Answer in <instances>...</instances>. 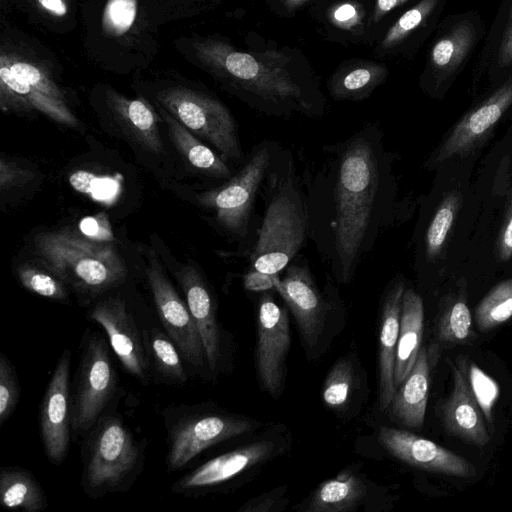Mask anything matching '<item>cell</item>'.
I'll list each match as a JSON object with an SVG mask.
<instances>
[{
  "instance_id": "cell-1",
  "label": "cell",
  "mask_w": 512,
  "mask_h": 512,
  "mask_svg": "<svg viewBox=\"0 0 512 512\" xmlns=\"http://www.w3.org/2000/svg\"><path fill=\"white\" fill-rule=\"evenodd\" d=\"M322 150L321 165L302 180L308 240L332 277L348 284L392 220L394 156L374 123Z\"/></svg>"
},
{
  "instance_id": "cell-2",
  "label": "cell",
  "mask_w": 512,
  "mask_h": 512,
  "mask_svg": "<svg viewBox=\"0 0 512 512\" xmlns=\"http://www.w3.org/2000/svg\"><path fill=\"white\" fill-rule=\"evenodd\" d=\"M262 190L264 214L249 262L250 268L275 275L297 258L308 240L306 192L288 149L282 147Z\"/></svg>"
},
{
  "instance_id": "cell-3",
  "label": "cell",
  "mask_w": 512,
  "mask_h": 512,
  "mask_svg": "<svg viewBox=\"0 0 512 512\" xmlns=\"http://www.w3.org/2000/svg\"><path fill=\"white\" fill-rule=\"evenodd\" d=\"M194 48L202 63L234 83L264 113L277 117L322 113L320 104L292 78L277 53L240 52L212 39L196 41Z\"/></svg>"
},
{
  "instance_id": "cell-4",
  "label": "cell",
  "mask_w": 512,
  "mask_h": 512,
  "mask_svg": "<svg viewBox=\"0 0 512 512\" xmlns=\"http://www.w3.org/2000/svg\"><path fill=\"white\" fill-rule=\"evenodd\" d=\"M34 243L47 267L80 292L98 294L125 277L123 261L111 243L67 231L40 233Z\"/></svg>"
},
{
  "instance_id": "cell-5",
  "label": "cell",
  "mask_w": 512,
  "mask_h": 512,
  "mask_svg": "<svg viewBox=\"0 0 512 512\" xmlns=\"http://www.w3.org/2000/svg\"><path fill=\"white\" fill-rule=\"evenodd\" d=\"M282 146L264 139L245 156L240 168L225 182L198 195L218 225L235 239L249 237L255 204Z\"/></svg>"
},
{
  "instance_id": "cell-6",
  "label": "cell",
  "mask_w": 512,
  "mask_h": 512,
  "mask_svg": "<svg viewBox=\"0 0 512 512\" xmlns=\"http://www.w3.org/2000/svg\"><path fill=\"white\" fill-rule=\"evenodd\" d=\"M141 457L139 445L119 418L100 419L89 438L84 457L85 492L97 497L128 487Z\"/></svg>"
},
{
  "instance_id": "cell-7",
  "label": "cell",
  "mask_w": 512,
  "mask_h": 512,
  "mask_svg": "<svg viewBox=\"0 0 512 512\" xmlns=\"http://www.w3.org/2000/svg\"><path fill=\"white\" fill-rule=\"evenodd\" d=\"M161 106L195 136L208 142L226 160L245 159L238 125L219 100L186 87H172L158 95Z\"/></svg>"
},
{
  "instance_id": "cell-8",
  "label": "cell",
  "mask_w": 512,
  "mask_h": 512,
  "mask_svg": "<svg viewBox=\"0 0 512 512\" xmlns=\"http://www.w3.org/2000/svg\"><path fill=\"white\" fill-rule=\"evenodd\" d=\"M116 381L107 343L99 333H93L84 346L71 401L74 432L83 434L97 424L115 392Z\"/></svg>"
},
{
  "instance_id": "cell-9",
  "label": "cell",
  "mask_w": 512,
  "mask_h": 512,
  "mask_svg": "<svg viewBox=\"0 0 512 512\" xmlns=\"http://www.w3.org/2000/svg\"><path fill=\"white\" fill-rule=\"evenodd\" d=\"M257 325L258 376L265 390L277 398L283 383L290 347L289 318L287 310L267 292L259 299Z\"/></svg>"
},
{
  "instance_id": "cell-10",
  "label": "cell",
  "mask_w": 512,
  "mask_h": 512,
  "mask_svg": "<svg viewBox=\"0 0 512 512\" xmlns=\"http://www.w3.org/2000/svg\"><path fill=\"white\" fill-rule=\"evenodd\" d=\"M146 276L167 335L184 360L195 367L203 366L206 360L204 346L187 303L179 297L155 258L150 260Z\"/></svg>"
},
{
  "instance_id": "cell-11",
  "label": "cell",
  "mask_w": 512,
  "mask_h": 512,
  "mask_svg": "<svg viewBox=\"0 0 512 512\" xmlns=\"http://www.w3.org/2000/svg\"><path fill=\"white\" fill-rule=\"evenodd\" d=\"M251 421L225 415H195L179 420L170 432L166 464L178 470L212 445L254 429Z\"/></svg>"
},
{
  "instance_id": "cell-12",
  "label": "cell",
  "mask_w": 512,
  "mask_h": 512,
  "mask_svg": "<svg viewBox=\"0 0 512 512\" xmlns=\"http://www.w3.org/2000/svg\"><path fill=\"white\" fill-rule=\"evenodd\" d=\"M70 359V350H64L48 382L39 411L44 451L55 465H60L66 458L70 442Z\"/></svg>"
},
{
  "instance_id": "cell-13",
  "label": "cell",
  "mask_w": 512,
  "mask_h": 512,
  "mask_svg": "<svg viewBox=\"0 0 512 512\" xmlns=\"http://www.w3.org/2000/svg\"><path fill=\"white\" fill-rule=\"evenodd\" d=\"M283 272L274 276L275 290L291 310L304 341L313 346L327 316V302L306 261L295 259Z\"/></svg>"
},
{
  "instance_id": "cell-14",
  "label": "cell",
  "mask_w": 512,
  "mask_h": 512,
  "mask_svg": "<svg viewBox=\"0 0 512 512\" xmlns=\"http://www.w3.org/2000/svg\"><path fill=\"white\" fill-rule=\"evenodd\" d=\"M512 105V76L490 97L464 115L435 151L430 165H438L454 156H466L492 133Z\"/></svg>"
},
{
  "instance_id": "cell-15",
  "label": "cell",
  "mask_w": 512,
  "mask_h": 512,
  "mask_svg": "<svg viewBox=\"0 0 512 512\" xmlns=\"http://www.w3.org/2000/svg\"><path fill=\"white\" fill-rule=\"evenodd\" d=\"M378 439L394 457L411 466L457 477H472L476 473L465 458L411 432L382 427Z\"/></svg>"
},
{
  "instance_id": "cell-16",
  "label": "cell",
  "mask_w": 512,
  "mask_h": 512,
  "mask_svg": "<svg viewBox=\"0 0 512 512\" xmlns=\"http://www.w3.org/2000/svg\"><path fill=\"white\" fill-rule=\"evenodd\" d=\"M90 319L105 330L114 353L127 372L142 382L148 378V359L136 324L123 300L108 298L95 305Z\"/></svg>"
},
{
  "instance_id": "cell-17",
  "label": "cell",
  "mask_w": 512,
  "mask_h": 512,
  "mask_svg": "<svg viewBox=\"0 0 512 512\" xmlns=\"http://www.w3.org/2000/svg\"><path fill=\"white\" fill-rule=\"evenodd\" d=\"M467 359L461 357L453 366V387L441 404V419L446 430L460 439L477 446L490 441L484 415L476 402L466 375Z\"/></svg>"
},
{
  "instance_id": "cell-18",
  "label": "cell",
  "mask_w": 512,
  "mask_h": 512,
  "mask_svg": "<svg viewBox=\"0 0 512 512\" xmlns=\"http://www.w3.org/2000/svg\"><path fill=\"white\" fill-rule=\"evenodd\" d=\"M405 284L395 279L386 290L381 309L379 333L378 406L385 410L396 392L395 363Z\"/></svg>"
},
{
  "instance_id": "cell-19",
  "label": "cell",
  "mask_w": 512,
  "mask_h": 512,
  "mask_svg": "<svg viewBox=\"0 0 512 512\" xmlns=\"http://www.w3.org/2000/svg\"><path fill=\"white\" fill-rule=\"evenodd\" d=\"M273 450V442L262 440L224 453L180 478L173 486V490L184 492L218 485L264 461L272 454Z\"/></svg>"
},
{
  "instance_id": "cell-20",
  "label": "cell",
  "mask_w": 512,
  "mask_h": 512,
  "mask_svg": "<svg viewBox=\"0 0 512 512\" xmlns=\"http://www.w3.org/2000/svg\"><path fill=\"white\" fill-rule=\"evenodd\" d=\"M438 357L437 345L432 344L428 349L421 347L412 370L396 389L390 404L391 412L405 426L419 428L424 423L430 373Z\"/></svg>"
},
{
  "instance_id": "cell-21",
  "label": "cell",
  "mask_w": 512,
  "mask_h": 512,
  "mask_svg": "<svg viewBox=\"0 0 512 512\" xmlns=\"http://www.w3.org/2000/svg\"><path fill=\"white\" fill-rule=\"evenodd\" d=\"M178 275L186 303L200 333L209 368L216 370L221 354L220 329L211 293L193 265H186Z\"/></svg>"
},
{
  "instance_id": "cell-22",
  "label": "cell",
  "mask_w": 512,
  "mask_h": 512,
  "mask_svg": "<svg viewBox=\"0 0 512 512\" xmlns=\"http://www.w3.org/2000/svg\"><path fill=\"white\" fill-rule=\"evenodd\" d=\"M0 107L3 112L38 110L56 122L75 127L78 120L66 102L54 100L35 89L0 61Z\"/></svg>"
},
{
  "instance_id": "cell-23",
  "label": "cell",
  "mask_w": 512,
  "mask_h": 512,
  "mask_svg": "<svg viewBox=\"0 0 512 512\" xmlns=\"http://www.w3.org/2000/svg\"><path fill=\"white\" fill-rule=\"evenodd\" d=\"M107 99L121 127L143 148L160 154L163 143L158 118L151 105L143 98L130 99L115 91H109Z\"/></svg>"
},
{
  "instance_id": "cell-24",
  "label": "cell",
  "mask_w": 512,
  "mask_h": 512,
  "mask_svg": "<svg viewBox=\"0 0 512 512\" xmlns=\"http://www.w3.org/2000/svg\"><path fill=\"white\" fill-rule=\"evenodd\" d=\"M424 329V304L412 288H405L402 300L400 329L395 363V386L404 381L412 370L419 351Z\"/></svg>"
},
{
  "instance_id": "cell-25",
  "label": "cell",
  "mask_w": 512,
  "mask_h": 512,
  "mask_svg": "<svg viewBox=\"0 0 512 512\" xmlns=\"http://www.w3.org/2000/svg\"><path fill=\"white\" fill-rule=\"evenodd\" d=\"M161 115L167 124L171 141L188 163L201 173L227 180L233 173L229 161L200 141L164 108Z\"/></svg>"
},
{
  "instance_id": "cell-26",
  "label": "cell",
  "mask_w": 512,
  "mask_h": 512,
  "mask_svg": "<svg viewBox=\"0 0 512 512\" xmlns=\"http://www.w3.org/2000/svg\"><path fill=\"white\" fill-rule=\"evenodd\" d=\"M366 486L353 473L344 472L322 482L311 495L308 512L354 511L366 495Z\"/></svg>"
},
{
  "instance_id": "cell-27",
  "label": "cell",
  "mask_w": 512,
  "mask_h": 512,
  "mask_svg": "<svg viewBox=\"0 0 512 512\" xmlns=\"http://www.w3.org/2000/svg\"><path fill=\"white\" fill-rule=\"evenodd\" d=\"M0 502L7 509L40 512L47 507L43 488L34 475L20 467L0 470Z\"/></svg>"
},
{
  "instance_id": "cell-28",
  "label": "cell",
  "mask_w": 512,
  "mask_h": 512,
  "mask_svg": "<svg viewBox=\"0 0 512 512\" xmlns=\"http://www.w3.org/2000/svg\"><path fill=\"white\" fill-rule=\"evenodd\" d=\"M460 204L461 196L456 191L448 193L439 203L424 235V257L428 262H434L443 252Z\"/></svg>"
},
{
  "instance_id": "cell-29",
  "label": "cell",
  "mask_w": 512,
  "mask_h": 512,
  "mask_svg": "<svg viewBox=\"0 0 512 512\" xmlns=\"http://www.w3.org/2000/svg\"><path fill=\"white\" fill-rule=\"evenodd\" d=\"M475 40V31L469 22H461L433 47V66L442 72L455 70L464 60Z\"/></svg>"
},
{
  "instance_id": "cell-30",
  "label": "cell",
  "mask_w": 512,
  "mask_h": 512,
  "mask_svg": "<svg viewBox=\"0 0 512 512\" xmlns=\"http://www.w3.org/2000/svg\"><path fill=\"white\" fill-rule=\"evenodd\" d=\"M512 317V278L498 283L478 303L475 320L481 331H488Z\"/></svg>"
},
{
  "instance_id": "cell-31",
  "label": "cell",
  "mask_w": 512,
  "mask_h": 512,
  "mask_svg": "<svg viewBox=\"0 0 512 512\" xmlns=\"http://www.w3.org/2000/svg\"><path fill=\"white\" fill-rule=\"evenodd\" d=\"M472 333V315L465 291L451 297L444 306L439 320L437 337L442 343L465 342Z\"/></svg>"
},
{
  "instance_id": "cell-32",
  "label": "cell",
  "mask_w": 512,
  "mask_h": 512,
  "mask_svg": "<svg viewBox=\"0 0 512 512\" xmlns=\"http://www.w3.org/2000/svg\"><path fill=\"white\" fill-rule=\"evenodd\" d=\"M0 61L5 63L11 71L48 97L65 101V95L53 81L48 71L29 57L1 49Z\"/></svg>"
},
{
  "instance_id": "cell-33",
  "label": "cell",
  "mask_w": 512,
  "mask_h": 512,
  "mask_svg": "<svg viewBox=\"0 0 512 512\" xmlns=\"http://www.w3.org/2000/svg\"><path fill=\"white\" fill-rule=\"evenodd\" d=\"M149 348L157 371L168 381L184 384L187 374L180 358V351L176 349L171 338L161 331H151Z\"/></svg>"
},
{
  "instance_id": "cell-34",
  "label": "cell",
  "mask_w": 512,
  "mask_h": 512,
  "mask_svg": "<svg viewBox=\"0 0 512 512\" xmlns=\"http://www.w3.org/2000/svg\"><path fill=\"white\" fill-rule=\"evenodd\" d=\"M353 367L349 359H339L329 371L322 389L324 403L331 408L345 406L353 387Z\"/></svg>"
},
{
  "instance_id": "cell-35",
  "label": "cell",
  "mask_w": 512,
  "mask_h": 512,
  "mask_svg": "<svg viewBox=\"0 0 512 512\" xmlns=\"http://www.w3.org/2000/svg\"><path fill=\"white\" fill-rule=\"evenodd\" d=\"M466 375L471 392L481 408L484 418L489 423H492L493 408L500 393L497 381L483 371L476 363L468 360Z\"/></svg>"
},
{
  "instance_id": "cell-36",
  "label": "cell",
  "mask_w": 512,
  "mask_h": 512,
  "mask_svg": "<svg viewBox=\"0 0 512 512\" xmlns=\"http://www.w3.org/2000/svg\"><path fill=\"white\" fill-rule=\"evenodd\" d=\"M69 182L76 191L103 203L113 202L120 191V183L116 179L83 170L71 174Z\"/></svg>"
},
{
  "instance_id": "cell-37",
  "label": "cell",
  "mask_w": 512,
  "mask_h": 512,
  "mask_svg": "<svg viewBox=\"0 0 512 512\" xmlns=\"http://www.w3.org/2000/svg\"><path fill=\"white\" fill-rule=\"evenodd\" d=\"M17 273L21 284L27 290L48 299H67V290L59 277L30 265L19 267Z\"/></svg>"
},
{
  "instance_id": "cell-38",
  "label": "cell",
  "mask_w": 512,
  "mask_h": 512,
  "mask_svg": "<svg viewBox=\"0 0 512 512\" xmlns=\"http://www.w3.org/2000/svg\"><path fill=\"white\" fill-rule=\"evenodd\" d=\"M137 14V0H107L102 15L104 31L121 36L133 26Z\"/></svg>"
},
{
  "instance_id": "cell-39",
  "label": "cell",
  "mask_w": 512,
  "mask_h": 512,
  "mask_svg": "<svg viewBox=\"0 0 512 512\" xmlns=\"http://www.w3.org/2000/svg\"><path fill=\"white\" fill-rule=\"evenodd\" d=\"M20 396L17 375L10 360L0 356V425L2 426L15 411Z\"/></svg>"
},
{
  "instance_id": "cell-40",
  "label": "cell",
  "mask_w": 512,
  "mask_h": 512,
  "mask_svg": "<svg viewBox=\"0 0 512 512\" xmlns=\"http://www.w3.org/2000/svg\"><path fill=\"white\" fill-rule=\"evenodd\" d=\"M436 3L437 0H422L416 6L406 11L388 30L383 45L385 47L394 45L406 37L429 16Z\"/></svg>"
},
{
  "instance_id": "cell-41",
  "label": "cell",
  "mask_w": 512,
  "mask_h": 512,
  "mask_svg": "<svg viewBox=\"0 0 512 512\" xmlns=\"http://www.w3.org/2000/svg\"><path fill=\"white\" fill-rule=\"evenodd\" d=\"M378 72L370 68H357L346 74L341 82L333 86V93L338 98L356 99L365 96L378 80Z\"/></svg>"
},
{
  "instance_id": "cell-42",
  "label": "cell",
  "mask_w": 512,
  "mask_h": 512,
  "mask_svg": "<svg viewBox=\"0 0 512 512\" xmlns=\"http://www.w3.org/2000/svg\"><path fill=\"white\" fill-rule=\"evenodd\" d=\"M79 228L85 236L94 241L111 243L114 240L112 226L104 212L83 218Z\"/></svg>"
},
{
  "instance_id": "cell-43",
  "label": "cell",
  "mask_w": 512,
  "mask_h": 512,
  "mask_svg": "<svg viewBox=\"0 0 512 512\" xmlns=\"http://www.w3.org/2000/svg\"><path fill=\"white\" fill-rule=\"evenodd\" d=\"M285 487L276 488L246 502L239 511L270 512L281 511L287 503L284 499Z\"/></svg>"
},
{
  "instance_id": "cell-44",
  "label": "cell",
  "mask_w": 512,
  "mask_h": 512,
  "mask_svg": "<svg viewBox=\"0 0 512 512\" xmlns=\"http://www.w3.org/2000/svg\"><path fill=\"white\" fill-rule=\"evenodd\" d=\"M495 254L498 260L503 262L508 261L512 257V201L496 240Z\"/></svg>"
},
{
  "instance_id": "cell-45",
  "label": "cell",
  "mask_w": 512,
  "mask_h": 512,
  "mask_svg": "<svg viewBox=\"0 0 512 512\" xmlns=\"http://www.w3.org/2000/svg\"><path fill=\"white\" fill-rule=\"evenodd\" d=\"M27 174L26 171L2 157L0 160L1 191L24 183L27 179Z\"/></svg>"
},
{
  "instance_id": "cell-46",
  "label": "cell",
  "mask_w": 512,
  "mask_h": 512,
  "mask_svg": "<svg viewBox=\"0 0 512 512\" xmlns=\"http://www.w3.org/2000/svg\"><path fill=\"white\" fill-rule=\"evenodd\" d=\"M276 275V274H275ZM250 268L243 275V286L251 292H268L275 289L274 276Z\"/></svg>"
},
{
  "instance_id": "cell-47",
  "label": "cell",
  "mask_w": 512,
  "mask_h": 512,
  "mask_svg": "<svg viewBox=\"0 0 512 512\" xmlns=\"http://www.w3.org/2000/svg\"><path fill=\"white\" fill-rule=\"evenodd\" d=\"M43 13L53 17H64L69 11V0H25Z\"/></svg>"
},
{
  "instance_id": "cell-48",
  "label": "cell",
  "mask_w": 512,
  "mask_h": 512,
  "mask_svg": "<svg viewBox=\"0 0 512 512\" xmlns=\"http://www.w3.org/2000/svg\"><path fill=\"white\" fill-rule=\"evenodd\" d=\"M498 63L500 66H508L512 63V9L500 44Z\"/></svg>"
},
{
  "instance_id": "cell-49",
  "label": "cell",
  "mask_w": 512,
  "mask_h": 512,
  "mask_svg": "<svg viewBox=\"0 0 512 512\" xmlns=\"http://www.w3.org/2000/svg\"><path fill=\"white\" fill-rule=\"evenodd\" d=\"M406 1L408 0H377L375 12L376 19L381 18L385 13Z\"/></svg>"
},
{
  "instance_id": "cell-50",
  "label": "cell",
  "mask_w": 512,
  "mask_h": 512,
  "mask_svg": "<svg viewBox=\"0 0 512 512\" xmlns=\"http://www.w3.org/2000/svg\"><path fill=\"white\" fill-rule=\"evenodd\" d=\"M356 15L355 8L350 4H344L334 12V18L339 22H346Z\"/></svg>"
},
{
  "instance_id": "cell-51",
  "label": "cell",
  "mask_w": 512,
  "mask_h": 512,
  "mask_svg": "<svg viewBox=\"0 0 512 512\" xmlns=\"http://www.w3.org/2000/svg\"><path fill=\"white\" fill-rule=\"evenodd\" d=\"M289 2H291L292 4H299L300 2L304 1V0H288Z\"/></svg>"
}]
</instances>
